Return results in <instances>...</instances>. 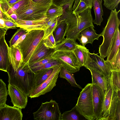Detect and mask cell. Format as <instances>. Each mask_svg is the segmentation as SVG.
<instances>
[{
    "label": "cell",
    "instance_id": "obj_1",
    "mask_svg": "<svg viewBox=\"0 0 120 120\" xmlns=\"http://www.w3.org/2000/svg\"><path fill=\"white\" fill-rule=\"evenodd\" d=\"M9 84L16 86L29 97L35 87V73L28 63L23 62L16 71L7 68Z\"/></svg>",
    "mask_w": 120,
    "mask_h": 120
},
{
    "label": "cell",
    "instance_id": "obj_2",
    "mask_svg": "<svg viewBox=\"0 0 120 120\" xmlns=\"http://www.w3.org/2000/svg\"><path fill=\"white\" fill-rule=\"evenodd\" d=\"M120 91H115L109 81L104 93L101 120H120Z\"/></svg>",
    "mask_w": 120,
    "mask_h": 120
},
{
    "label": "cell",
    "instance_id": "obj_3",
    "mask_svg": "<svg viewBox=\"0 0 120 120\" xmlns=\"http://www.w3.org/2000/svg\"><path fill=\"white\" fill-rule=\"evenodd\" d=\"M120 11H117L116 9L111 10L107 24L100 34V36H102L103 40L99 47V52L100 56L104 58L107 56L114 36L120 24L118 16Z\"/></svg>",
    "mask_w": 120,
    "mask_h": 120
},
{
    "label": "cell",
    "instance_id": "obj_4",
    "mask_svg": "<svg viewBox=\"0 0 120 120\" xmlns=\"http://www.w3.org/2000/svg\"><path fill=\"white\" fill-rule=\"evenodd\" d=\"M80 92L77 103L75 106L79 113L86 119H95L92 92V84H87Z\"/></svg>",
    "mask_w": 120,
    "mask_h": 120
},
{
    "label": "cell",
    "instance_id": "obj_5",
    "mask_svg": "<svg viewBox=\"0 0 120 120\" xmlns=\"http://www.w3.org/2000/svg\"><path fill=\"white\" fill-rule=\"evenodd\" d=\"M44 31L33 30L28 31L23 40L16 46L20 49L23 56V61L28 63L35 48L43 38Z\"/></svg>",
    "mask_w": 120,
    "mask_h": 120
},
{
    "label": "cell",
    "instance_id": "obj_6",
    "mask_svg": "<svg viewBox=\"0 0 120 120\" xmlns=\"http://www.w3.org/2000/svg\"><path fill=\"white\" fill-rule=\"evenodd\" d=\"M60 20L64 21L66 24L65 36L66 38L75 41L81 32L87 28L80 21L78 15L75 16L71 10L64 11Z\"/></svg>",
    "mask_w": 120,
    "mask_h": 120
},
{
    "label": "cell",
    "instance_id": "obj_7",
    "mask_svg": "<svg viewBox=\"0 0 120 120\" xmlns=\"http://www.w3.org/2000/svg\"><path fill=\"white\" fill-rule=\"evenodd\" d=\"M33 114L34 119L37 120H60L61 113L58 103L51 99L49 101L42 102Z\"/></svg>",
    "mask_w": 120,
    "mask_h": 120
},
{
    "label": "cell",
    "instance_id": "obj_8",
    "mask_svg": "<svg viewBox=\"0 0 120 120\" xmlns=\"http://www.w3.org/2000/svg\"><path fill=\"white\" fill-rule=\"evenodd\" d=\"M51 55L53 59L60 63L66 69L72 73L79 71L81 67L73 51L54 50Z\"/></svg>",
    "mask_w": 120,
    "mask_h": 120
},
{
    "label": "cell",
    "instance_id": "obj_9",
    "mask_svg": "<svg viewBox=\"0 0 120 120\" xmlns=\"http://www.w3.org/2000/svg\"><path fill=\"white\" fill-rule=\"evenodd\" d=\"M62 66L60 64L54 67L50 75L42 83L34 88L29 97L31 98H37L51 91L56 85Z\"/></svg>",
    "mask_w": 120,
    "mask_h": 120
},
{
    "label": "cell",
    "instance_id": "obj_10",
    "mask_svg": "<svg viewBox=\"0 0 120 120\" xmlns=\"http://www.w3.org/2000/svg\"><path fill=\"white\" fill-rule=\"evenodd\" d=\"M51 5L38 4L32 1V5L29 8L18 15V18L33 20L46 17L47 11Z\"/></svg>",
    "mask_w": 120,
    "mask_h": 120
},
{
    "label": "cell",
    "instance_id": "obj_11",
    "mask_svg": "<svg viewBox=\"0 0 120 120\" xmlns=\"http://www.w3.org/2000/svg\"><path fill=\"white\" fill-rule=\"evenodd\" d=\"M92 92L95 120H101L104 92L99 86L92 84Z\"/></svg>",
    "mask_w": 120,
    "mask_h": 120
},
{
    "label": "cell",
    "instance_id": "obj_12",
    "mask_svg": "<svg viewBox=\"0 0 120 120\" xmlns=\"http://www.w3.org/2000/svg\"><path fill=\"white\" fill-rule=\"evenodd\" d=\"M8 88V95L14 106L21 109H24L27 105L28 96L15 86L9 84Z\"/></svg>",
    "mask_w": 120,
    "mask_h": 120
},
{
    "label": "cell",
    "instance_id": "obj_13",
    "mask_svg": "<svg viewBox=\"0 0 120 120\" xmlns=\"http://www.w3.org/2000/svg\"><path fill=\"white\" fill-rule=\"evenodd\" d=\"M23 62L22 55L19 49L16 46H9L7 68L16 71Z\"/></svg>",
    "mask_w": 120,
    "mask_h": 120
},
{
    "label": "cell",
    "instance_id": "obj_14",
    "mask_svg": "<svg viewBox=\"0 0 120 120\" xmlns=\"http://www.w3.org/2000/svg\"><path fill=\"white\" fill-rule=\"evenodd\" d=\"M90 56L93 61L88 69L91 68L104 75L108 80L111 72L109 69L104 58L97 54L90 53Z\"/></svg>",
    "mask_w": 120,
    "mask_h": 120
},
{
    "label": "cell",
    "instance_id": "obj_15",
    "mask_svg": "<svg viewBox=\"0 0 120 120\" xmlns=\"http://www.w3.org/2000/svg\"><path fill=\"white\" fill-rule=\"evenodd\" d=\"M47 19L46 17L33 20H25L19 19L15 22L18 27L23 28L28 31L36 30H45L48 28Z\"/></svg>",
    "mask_w": 120,
    "mask_h": 120
},
{
    "label": "cell",
    "instance_id": "obj_16",
    "mask_svg": "<svg viewBox=\"0 0 120 120\" xmlns=\"http://www.w3.org/2000/svg\"><path fill=\"white\" fill-rule=\"evenodd\" d=\"M21 109L6 104L0 108V120H22Z\"/></svg>",
    "mask_w": 120,
    "mask_h": 120
},
{
    "label": "cell",
    "instance_id": "obj_17",
    "mask_svg": "<svg viewBox=\"0 0 120 120\" xmlns=\"http://www.w3.org/2000/svg\"><path fill=\"white\" fill-rule=\"evenodd\" d=\"M44 41L43 39L35 48L29 60V65L47 57L55 50L46 47Z\"/></svg>",
    "mask_w": 120,
    "mask_h": 120
},
{
    "label": "cell",
    "instance_id": "obj_18",
    "mask_svg": "<svg viewBox=\"0 0 120 120\" xmlns=\"http://www.w3.org/2000/svg\"><path fill=\"white\" fill-rule=\"evenodd\" d=\"M73 51L81 67L84 66L87 68L93 61L89 50L85 46L78 44Z\"/></svg>",
    "mask_w": 120,
    "mask_h": 120
},
{
    "label": "cell",
    "instance_id": "obj_19",
    "mask_svg": "<svg viewBox=\"0 0 120 120\" xmlns=\"http://www.w3.org/2000/svg\"><path fill=\"white\" fill-rule=\"evenodd\" d=\"M8 46L5 35L0 39V70L7 72Z\"/></svg>",
    "mask_w": 120,
    "mask_h": 120
},
{
    "label": "cell",
    "instance_id": "obj_20",
    "mask_svg": "<svg viewBox=\"0 0 120 120\" xmlns=\"http://www.w3.org/2000/svg\"><path fill=\"white\" fill-rule=\"evenodd\" d=\"M92 76V84L99 86L104 93L107 88L109 81L102 74L94 70L89 68Z\"/></svg>",
    "mask_w": 120,
    "mask_h": 120
},
{
    "label": "cell",
    "instance_id": "obj_21",
    "mask_svg": "<svg viewBox=\"0 0 120 120\" xmlns=\"http://www.w3.org/2000/svg\"><path fill=\"white\" fill-rule=\"evenodd\" d=\"M120 34L119 28L116 30L110 47L106 61H111L120 49Z\"/></svg>",
    "mask_w": 120,
    "mask_h": 120
},
{
    "label": "cell",
    "instance_id": "obj_22",
    "mask_svg": "<svg viewBox=\"0 0 120 120\" xmlns=\"http://www.w3.org/2000/svg\"><path fill=\"white\" fill-rule=\"evenodd\" d=\"M32 4L31 0H21L10 7L6 14L9 16L14 13L18 15L28 9Z\"/></svg>",
    "mask_w": 120,
    "mask_h": 120
},
{
    "label": "cell",
    "instance_id": "obj_23",
    "mask_svg": "<svg viewBox=\"0 0 120 120\" xmlns=\"http://www.w3.org/2000/svg\"><path fill=\"white\" fill-rule=\"evenodd\" d=\"M66 25V24L64 21L58 20L56 26L52 32L56 45L65 39V34Z\"/></svg>",
    "mask_w": 120,
    "mask_h": 120
},
{
    "label": "cell",
    "instance_id": "obj_24",
    "mask_svg": "<svg viewBox=\"0 0 120 120\" xmlns=\"http://www.w3.org/2000/svg\"><path fill=\"white\" fill-rule=\"evenodd\" d=\"M77 44L73 39L66 38L56 44L54 49L55 51H73Z\"/></svg>",
    "mask_w": 120,
    "mask_h": 120
},
{
    "label": "cell",
    "instance_id": "obj_25",
    "mask_svg": "<svg viewBox=\"0 0 120 120\" xmlns=\"http://www.w3.org/2000/svg\"><path fill=\"white\" fill-rule=\"evenodd\" d=\"M53 67L38 70L34 72L35 87L41 84L49 76L53 71Z\"/></svg>",
    "mask_w": 120,
    "mask_h": 120
},
{
    "label": "cell",
    "instance_id": "obj_26",
    "mask_svg": "<svg viewBox=\"0 0 120 120\" xmlns=\"http://www.w3.org/2000/svg\"><path fill=\"white\" fill-rule=\"evenodd\" d=\"M101 3L99 0H94L93 6L95 18L93 22L97 25H100L103 20L102 16L103 15V12Z\"/></svg>",
    "mask_w": 120,
    "mask_h": 120
},
{
    "label": "cell",
    "instance_id": "obj_27",
    "mask_svg": "<svg viewBox=\"0 0 120 120\" xmlns=\"http://www.w3.org/2000/svg\"><path fill=\"white\" fill-rule=\"evenodd\" d=\"M63 7L52 4L47 11L46 17L55 19L63 15Z\"/></svg>",
    "mask_w": 120,
    "mask_h": 120
},
{
    "label": "cell",
    "instance_id": "obj_28",
    "mask_svg": "<svg viewBox=\"0 0 120 120\" xmlns=\"http://www.w3.org/2000/svg\"><path fill=\"white\" fill-rule=\"evenodd\" d=\"M59 74V76L60 78L65 79L72 86L78 87L82 90V88L76 83L74 74L68 71L62 66Z\"/></svg>",
    "mask_w": 120,
    "mask_h": 120
},
{
    "label": "cell",
    "instance_id": "obj_29",
    "mask_svg": "<svg viewBox=\"0 0 120 120\" xmlns=\"http://www.w3.org/2000/svg\"><path fill=\"white\" fill-rule=\"evenodd\" d=\"M92 27L87 28L81 31L80 34L85 36L87 39L89 43L92 44L95 39L98 40L100 34H98Z\"/></svg>",
    "mask_w": 120,
    "mask_h": 120
},
{
    "label": "cell",
    "instance_id": "obj_30",
    "mask_svg": "<svg viewBox=\"0 0 120 120\" xmlns=\"http://www.w3.org/2000/svg\"><path fill=\"white\" fill-rule=\"evenodd\" d=\"M81 116H82L76 110L75 106L70 110L61 114L60 120H79L82 119Z\"/></svg>",
    "mask_w": 120,
    "mask_h": 120
},
{
    "label": "cell",
    "instance_id": "obj_31",
    "mask_svg": "<svg viewBox=\"0 0 120 120\" xmlns=\"http://www.w3.org/2000/svg\"><path fill=\"white\" fill-rule=\"evenodd\" d=\"M109 69L111 71H120V50L118 51L116 55L110 61H106Z\"/></svg>",
    "mask_w": 120,
    "mask_h": 120
},
{
    "label": "cell",
    "instance_id": "obj_32",
    "mask_svg": "<svg viewBox=\"0 0 120 120\" xmlns=\"http://www.w3.org/2000/svg\"><path fill=\"white\" fill-rule=\"evenodd\" d=\"M120 71H112L108 80L109 83L116 91L120 90Z\"/></svg>",
    "mask_w": 120,
    "mask_h": 120
},
{
    "label": "cell",
    "instance_id": "obj_33",
    "mask_svg": "<svg viewBox=\"0 0 120 120\" xmlns=\"http://www.w3.org/2000/svg\"><path fill=\"white\" fill-rule=\"evenodd\" d=\"M8 91L5 83L2 80L0 79V108L6 105Z\"/></svg>",
    "mask_w": 120,
    "mask_h": 120
},
{
    "label": "cell",
    "instance_id": "obj_34",
    "mask_svg": "<svg viewBox=\"0 0 120 120\" xmlns=\"http://www.w3.org/2000/svg\"><path fill=\"white\" fill-rule=\"evenodd\" d=\"M75 3L72 8V12L75 15H78L87 8L88 7L85 2L81 0H74Z\"/></svg>",
    "mask_w": 120,
    "mask_h": 120
},
{
    "label": "cell",
    "instance_id": "obj_35",
    "mask_svg": "<svg viewBox=\"0 0 120 120\" xmlns=\"http://www.w3.org/2000/svg\"><path fill=\"white\" fill-rule=\"evenodd\" d=\"M28 32V31L23 28H20L18 29L9 41L10 46L13 45L23 35Z\"/></svg>",
    "mask_w": 120,
    "mask_h": 120
},
{
    "label": "cell",
    "instance_id": "obj_36",
    "mask_svg": "<svg viewBox=\"0 0 120 120\" xmlns=\"http://www.w3.org/2000/svg\"><path fill=\"white\" fill-rule=\"evenodd\" d=\"M60 64H61L57 61L54 60L43 65L31 68L32 71L35 72L38 70L52 68Z\"/></svg>",
    "mask_w": 120,
    "mask_h": 120
},
{
    "label": "cell",
    "instance_id": "obj_37",
    "mask_svg": "<svg viewBox=\"0 0 120 120\" xmlns=\"http://www.w3.org/2000/svg\"><path fill=\"white\" fill-rule=\"evenodd\" d=\"M44 39V43L46 47L50 49H54L56 44L52 33Z\"/></svg>",
    "mask_w": 120,
    "mask_h": 120
},
{
    "label": "cell",
    "instance_id": "obj_38",
    "mask_svg": "<svg viewBox=\"0 0 120 120\" xmlns=\"http://www.w3.org/2000/svg\"><path fill=\"white\" fill-rule=\"evenodd\" d=\"M104 6L108 9L112 10L118 7L120 0H103Z\"/></svg>",
    "mask_w": 120,
    "mask_h": 120
},
{
    "label": "cell",
    "instance_id": "obj_39",
    "mask_svg": "<svg viewBox=\"0 0 120 120\" xmlns=\"http://www.w3.org/2000/svg\"><path fill=\"white\" fill-rule=\"evenodd\" d=\"M74 0H52V4L63 7L68 6L70 8L72 6Z\"/></svg>",
    "mask_w": 120,
    "mask_h": 120
},
{
    "label": "cell",
    "instance_id": "obj_40",
    "mask_svg": "<svg viewBox=\"0 0 120 120\" xmlns=\"http://www.w3.org/2000/svg\"><path fill=\"white\" fill-rule=\"evenodd\" d=\"M54 60L52 58L50 54L47 57L29 65L31 68H32L43 65Z\"/></svg>",
    "mask_w": 120,
    "mask_h": 120
},
{
    "label": "cell",
    "instance_id": "obj_41",
    "mask_svg": "<svg viewBox=\"0 0 120 120\" xmlns=\"http://www.w3.org/2000/svg\"><path fill=\"white\" fill-rule=\"evenodd\" d=\"M58 22L57 18L50 26L44 31V35L43 39H44L52 33L56 28Z\"/></svg>",
    "mask_w": 120,
    "mask_h": 120
},
{
    "label": "cell",
    "instance_id": "obj_42",
    "mask_svg": "<svg viewBox=\"0 0 120 120\" xmlns=\"http://www.w3.org/2000/svg\"><path fill=\"white\" fill-rule=\"evenodd\" d=\"M5 26L8 29H15L18 27L16 23L9 16L8 18L4 19Z\"/></svg>",
    "mask_w": 120,
    "mask_h": 120
},
{
    "label": "cell",
    "instance_id": "obj_43",
    "mask_svg": "<svg viewBox=\"0 0 120 120\" xmlns=\"http://www.w3.org/2000/svg\"><path fill=\"white\" fill-rule=\"evenodd\" d=\"M33 2L42 4H52V0H31Z\"/></svg>",
    "mask_w": 120,
    "mask_h": 120
},
{
    "label": "cell",
    "instance_id": "obj_44",
    "mask_svg": "<svg viewBox=\"0 0 120 120\" xmlns=\"http://www.w3.org/2000/svg\"><path fill=\"white\" fill-rule=\"evenodd\" d=\"M94 0H81L82 1L85 2L88 7L91 9L93 6Z\"/></svg>",
    "mask_w": 120,
    "mask_h": 120
},
{
    "label": "cell",
    "instance_id": "obj_45",
    "mask_svg": "<svg viewBox=\"0 0 120 120\" xmlns=\"http://www.w3.org/2000/svg\"><path fill=\"white\" fill-rule=\"evenodd\" d=\"M28 33L23 35L17 41L15 44L13 46H16L18 45L25 38Z\"/></svg>",
    "mask_w": 120,
    "mask_h": 120
},
{
    "label": "cell",
    "instance_id": "obj_46",
    "mask_svg": "<svg viewBox=\"0 0 120 120\" xmlns=\"http://www.w3.org/2000/svg\"><path fill=\"white\" fill-rule=\"evenodd\" d=\"M9 16L15 22L19 19L17 15L15 13L11 14Z\"/></svg>",
    "mask_w": 120,
    "mask_h": 120
},
{
    "label": "cell",
    "instance_id": "obj_47",
    "mask_svg": "<svg viewBox=\"0 0 120 120\" xmlns=\"http://www.w3.org/2000/svg\"><path fill=\"white\" fill-rule=\"evenodd\" d=\"M8 29L2 28L0 27V39L6 34Z\"/></svg>",
    "mask_w": 120,
    "mask_h": 120
},
{
    "label": "cell",
    "instance_id": "obj_48",
    "mask_svg": "<svg viewBox=\"0 0 120 120\" xmlns=\"http://www.w3.org/2000/svg\"><path fill=\"white\" fill-rule=\"evenodd\" d=\"M6 14L4 13L1 10H0V18L6 19L9 17Z\"/></svg>",
    "mask_w": 120,
    "mask_h": 120
},
{
    "label": "cell",
    "instance_id": "obj_49",
    "mask_svg": "<svg viewBox=\"0 0 120 120\" xmlns=\"http://www.w3.org/2000/svg\"><path fill=\"white\" fill-rule=\"evenodd\" d=\"M0 27L2 28L8 29L5 26L4 19H3L0 18Z\"/></svg>",
    "mask_w": 120,
    "mask_h": 120
},
{
    "label": "cell",
    "instance_id": "obj_50",
    "mask_svg": "<svg viewBox=\"0 0 120 120\" xmlns=\"http://www.w3.org/2000/svg\"><path fill=\"white\" fill-rule=\"evenodd\" d=\"M0 10H2V9H1V4L0 3Z\"/></svg>",
    "mask_w": 120,
    "mask_h": 120
},
{
    "label": "cell",
    "instance_id": "obj_51",
    "mask_svg": "<svg viewBox=\"0 0 120 120\" xmlns=\"http://www.w3.org/2000/svg\"><path fill=\"white\" fill-rule=\"evenodd\" d=\"M8 0H0V1H7Z\"/></svg>",
    "mask_w": 120,
    "mask_h": 120
},
{
    "label": "cell",
    "instance_id": "obj_52",
    "mask_svg": "<svg viewBox=\"0 0 120 120\" xmlns=\"http://www.w3.org/2000/svg\"><path fill=\"white\" fill-rule=\"evenodd\" d=\"M99 1L101 3H102V0H99Z\"/></svg>",
    "mask_w": 120,
    "mask_h": 120
}]
</instances>
